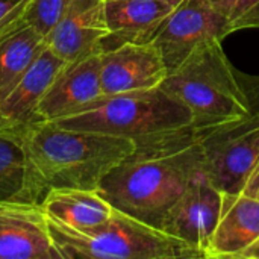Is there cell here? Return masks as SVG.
<instances>
[{"instance_id": "6da1fadb", "label": "cell", "mask_w": 259, "mask_h": 259, "mask_svg": "<svg viewBox=\"0 0 259 259\" xmlns=\"http://www.w3.org/2000/svg\"><path fill=\"white\" fill-rule=\"evenodd\" d=\"M203 173V143L191 127L138 143L100 182L99 193L117 211L161 229L190 184Z\"/></svg>"}, {"instance_id": "7a4b0ae2", "label": "cell", "mask_w": 259, "mask_h": 259, "mask_svg": "<svg viewBox=\"0 0 259 259\" xmlns=\"http://www.w3.org/2000/svg\"><path fill=\"white\" fill-rule=\"evenodd\" d=\"M27 138L49 188L97 191L102 179L135 149L129 138L68 129L55 121L30 123Z\"/></svg>"}, {"instance_id": "3957f363", "label": "cell", "mask_w": 259, "mask_h": 259, "mask_svg": "<svg viewBox=\"0 0 259 259\" xmlns=\"http://www.w3.org/2000/svg\"><path fill=\"white\" fill-rule=\"evenodd\" d=\"M161 87L190 109L199 132L238 123L253 114L223 41L202 44L167 74Z\"/></svg>"}, {"instance_id": "277c9868", "label": "cell", "mask_w": 259, "mask_h": 259, "mask_svg": "<svg viewBox=\"0 0 259 259\" xmlns=\"http://www.w3.org/2000/svg\"><path fill=\"white\" fill-rule=\"evenodd\" d=\"M55 123L68 129L129 138L135 144L194 127L190 109L162 87L102 94Z\"/></svg>"}, {"instance_id": "5b68a950", "label": "cell", "mask_w": 259, "mask_h": 259, "mask_svg": "<svg viewBox=\"0 0 259 259\" xmlns=\"http://www.w3.org/2000/svg\"><path fill=\"white\" fill-rule=\"evenodd\" d=\"M49 229L62 259H203L187 243L117 209L88 231L67 228L50 217Z\"/></svg>"}, {"instance_id": "8992f818", "label": "cell", "mask_w": 259, "mask_h": 259, "mask_svg": "<svg viewBox=\"0 0 259 259\" xmlns=\"http://www.w3.org/2000/svg\"><path fill=\"white\" fill-rule=\"evenodd\" d=\"M199 134L203 175L223 193H241L259 161V114Z\"/></svg>"}, {"instance_id": "52a82bcc", "label": "cell", "mask_w": 259, "mask_h": 259, "mask_svg": "<svg viewBox=\"0 0 259 259\" xmlns=\"http://www.w3.org/2000/svg\"><path fill=\"white\" fill-rule=\"evenodd\" d=\"M234 30L228 21L208 0H185L167 15L152 42L158 47L170 73L202 44L223 41Z\"/></svg>"}, {"instance_id": "ba28073f", "label": "cell", "mask_w": 259, "mask_h": 259, "mask_svg": "<svg viewBox=\"0 0 259 259\" xmlns=\"http://www.w3.org/2000/svg\"><path fill=\"white\" fill-rule=\"evenodd\" d=\"M27 129L29 124H0V205H41L49 193Z\"/></svg>"}, {"instance_id": "9c48e42d", "label": "cell", "mask_w": 259, "mask_h": 259, "mask_svg": "<svg viewBox=\"0 0 259 259\" xmlns=\"http://www.w3.org/2000/svg\"><path fill=\"white\" fill-rule=\"evenodd\" d=\"M223 202V191L202 173L165 215L161 231L178 238L206 259V249L215 231Z\"/></svg>"}, {"instance_id": "30bf717a", "label": "cell", "mask_w": 259, "mask_h": 259, "mask_svg": "<svg viewBox=\"0 0 259 259\" xmlns=\"http://www.w3.org/2000/svg\"><path fill=\"white\" fill-rule=\"evenodd\" d=\"M167 74L168 68L152 41L126 42L100 53L103 94L158 88Z\"/></svg>"}, {"instance_id": "8fae6325", "label": "cell", "mask_w": 259, "mask_h": 259, "mask_svg": "<svg viewBox=\"0 0 259 259\" xmlns=\"http://www.w3.org/2000/svg\"><path fill=\"white\" fill-rule=\"evenodd\" d=\"M0 259H62L41 205H0Z\"/></svg>"}, {"instance_id": "7c38bea8", "label": "cell", "mask_w": 259, "mask_h": 259, "mask_svg": "<svg viewBox=\"0 0 259 259\" xmlns=\"http://www.w3.org/2000/svg\"><path fill=\"white\" fill-rule=\"evenodd\" d=\"M105 2L73 0L46 36L47 47L67 64L100 53V44L108 35Z\"/></svg>"}, {"instance_id": "4fadbf2b", "label": "cell", "mask_w": 259, "mask_h": 259, "mask_svg": "<svg viewBox=\"0 0 259 259\" xmlns=\"http://www.w3.org/2000/svg\"><path fill=\"white\" fill-rule=\"evenodd\" d=\"M102 94L100 53H93L64 65L39 102L38 118L55 121L67 117Z\"/></svg>"}, {"instance_id": "5bb4252c", "label": "cell", "mask_w": 259, "mask_h": 259, "mask_svg": "<svg viewBox=\"0 0 259 259\" xmlns=\"http://www.w3.org/2000/svg\"><path fill=\"white\" fill-rule=\"evenodd\" d=\"M65 64L46 44L36 59L2 97L0 124H30L39 121V102Z\"/></svg>"}, {"instance_id": "9a60e30c", "label": "cell", "mask_w": 259, "mask_h": 259, "mask_svg": "<svg viewBox=\"0 0 259 259\" xmlns=\"http://www.w3.org/2000/svg\"><path fill=\"white\" fill-rule=\"evenodd\" d=\"M259 238V199L223 193L222 211L206 249V259H240Z\"/></svg>"}, {"instance_id": "2e32d148", "label": "cell", "mask_w": 259, "mask_h": 259, "mask_svg": "<svg viewBox=\"0 0 259 259\" xmlns=\"http://www.w3.org/2000/svg\"><path fill=\"white\" fill-rule=\"evenodd\" d=\"M173 8L167 0H106L108 35L100 44V53L126 42L152 41Z\"/></svg>"}, {"instance_id": "e0dca14e", "label": "cell", "mask_w": 259, "mask_h": 259, "mask_svg": "<svg viewBox=\"0 0 259 259\" xmlns=\"http://www.w3.org/2000/svg\"><path fill=\"white\" fill-rule=\"evenodd\" d=\"M41 206L52 220L76 231L97 228L114 212L111 203L99 191L77 188L50 190Z\"/></svg>"}, {"instance_id": "ac0fdd59", "label": "cell", "mask_w": 259, "mask_h": 259, "mask_svg": "<svg viewBox=\"0 0 259 259\" xmlns=\"http://www.w3.org/2000/svg\"><path fill=\"white\" fill-rule=\"evenodd\" d=\"M44 47L46 38L23 18L0 32V100Z\"/></svg>"}, {"instance_id": "d6986e66", "label": "cell", "mask_w": 259, "mask_h": 259, "mask_svg": "<svg viewBox=\"0 0 259 259\" xmlns=\"http://www.w3.org/2000/svg\"><path fill=\"white\" fill-rule=\"evenodd\" d=\"M234 32L259 29V0H208Z\"/></svg>"}, {"instance_id": "ffe728a7", "label": "cell", "mask_w": 259, "mask_h": 259, "mask_svg": "<svg viewBox=\"0 0 259 259\" xmlns=\"http://www.w3.org/2000/svg\"><path fill=\"white\" fill-rule=\"evenodd\" d=\"M71 2L73 0H30L21 18L46 38L62 18Z\"/></svg>"}, {"instance_id": "44dd1931", "label": "cell", "mask_w": 259, "mask_h": 259, "mask_svg": "<svg viewBox=\"0 0 259 259\" xmlns=\"http://www.w3.org/2000/svg\"><path fill=\"white\" fill-rule=\"evenodd\" d=\"M30 0H0V32L18 21Z\"/></svg>"}, {"instance_id": "7402d4cb", "label": "cell", "mask_w": 259, "mask_h": 259, "mask_svg": "<svg viewBox=\"0 0 259 259\" xmlns=\"http://www.w3.org/2000/svg\"><path fill=\"white\" fill-rule=\"evenodd\" d=\"M241 193L247 194V196H252L255 199H259V161L258 164L255 165L253 171L250 173L247 182L244 184V188H243Z\"/></svg>"}, {"instance_id": "603a6c76", "label": "cell", "mask_w": 259, "mask_h": 259, "mask_svg": "<svg viewBox=\"0 0 259 259\" xmlns=\"http://www.w3.org/2000/svg\"><path fill=\"white\" fill-rule=\"evenodd\" d=\"M240 259H259V238L241 253Z\"/></svg>"}, {"instance_id": "cb8c5ba5", "label": "cell", "mask_w": 259, "mask_h": 259, "mask_svg": "<svg viewBox=\"0 0 259 259\" xmlns=\"http://www.w3.org/2000/svg\"><path fill=\"white\" fill-rule=\"evenodd\" d=\"M170 5H173V6H178L179 3H182V2H185V0H167Z\"/></svg>"}]
</instances>
